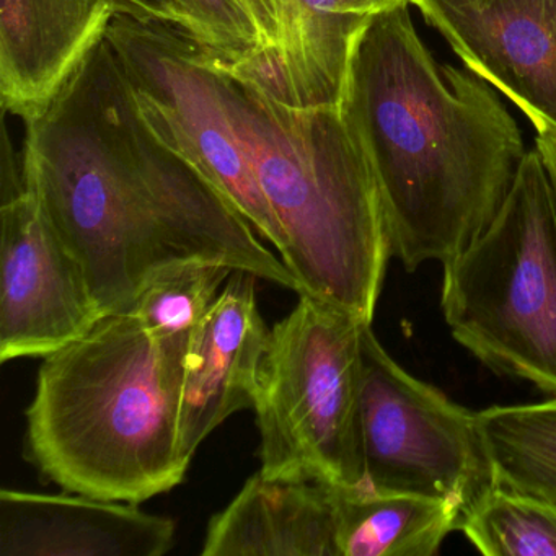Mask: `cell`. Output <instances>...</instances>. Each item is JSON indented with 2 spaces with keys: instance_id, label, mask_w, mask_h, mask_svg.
Masks as SVG:
<instances>
[{
  "instance_id": "cell-1",
  "label": "cell",
  "mask_w": 556,
  "mask_h": 556,
  "mask_svg": "<svg viewBox=\"0 0 556 556\" xmlns=\"http://www.w3.org/2000/svg\"><path fill=\"white\" fill-rule=\"evenodd\" d=\"M22 167L103 315L131 314L155 273L190 260L302 294L237 207L152 132L106 38L27 122Z\"/></svg>"
},
{
  "instance_id": "cell-2",
  "label": "cell",
  "mask_w": 556,
  "mask_h": 556,
  "mask_svg": "<svg viewBox=\"0 0 556 556\" xmlns=\"http://www.w3.org/2000/svg\"><path fill=\"white\" fill-rule=\"evenodd\" d=\"M341 110L376 177L392 256L409 273L444 265L490 226L527 154L486 80L451 66L441 76L408 5L367 21Z\"/></svg>"
},
{
  "instance_id": "cell-3",
  "label": "cell",
  "mask_w": 556,
  "mask_h": 556,
  "mask_svg": "<svg viewBox=\"0 0 556 556\" xmlns=\"http://www.w3.org/2000/svg\"><path fill=\"white\" fill-rule=\"evenodd\" d=\"M191 337L155 338L103 315L43 357L25 412V458L67 493L141 504L184 483L180 421Z\"/></svg>"
},
{
  "instance_id": "cell-4",
  "label": "cell",
  "mask_w": 556,
  "mask_h": 556,
  "mask_svg": "<svg viewBox=\"0 0 556 556\" xmlns=\"http://www.w3.org/2000/svg\"><path fill=\"white\" fill-rule=\"evenodd\" d=\"M216 70L256 180L285 230L282 262L302 294L372 324L392 247L376 177L343 110L292 109Z\"/></svg>"
},
{
  "instance_id": "cell-5",
  "label": "cell",
  "mask_w": 556,
  "mask_h": 556,
  "mask_svg": "<svg viewBox=\"0 0 556 556\" xmlns=\"http://www.w3.org/2000/svg\"><path fill=\"white\" fill-rule=\"evenodd\" d=\"M441 307L480 363L556 399V188L535 148L490 226L444 263Z\"/></svg>"
},
{
  "instance_id": "cell-6",
  "label": "cell",
  "mask_w": 556,
  "mask_h": 556,
  "mask_svg": "<svg viewBox=\"0 0 556 556\" xmlns=\"http://www.w3.org/2000/svg\"><path fill=\"white\" fill-rule=\"evenodd\" d=\"M369 321L301 294L269 330L256 387L260 473L364 486L363 334Z\"/></svg>"
},
{
  "instance_id": "cell-7",
  "label": "cell",
  "mask_w": 556,
  "mask_h": 556,
  "mask_svg": "<svg viewBox=\"0 0 556 556\" xmlns=\"http://www.w3.org/2000/svg\"><path fill=\"white\" fill-rule=\"evenodd\" d=\"M105 37L152 132L203 174L282 256L285 230L243 149L223 76L201 41L187 27L119 12Z\"/></svg>"
},
{
  "instance_id": "cell-8",
  "label": "cell",
  "mask_w": 556,
  "mask_h": 556,
  "mask_svg": "<svg viewBox=\"0 0 556 556\" xmlns=\"http://www.w3.org/2000/svg\"><path fill=\"white\" fill-rule=\"evenodd\" d=\"M361 344L364 486L451 501L465 516L497 484L477 412L406 372L372 324Z\"/></svg>"
},
{
  "instance_id": "cell-9",
  "label": "cell",
  "mask_w": 556,
  "mask_h": 556,
  "mask_svg": "<svg viewBox=\"0 0 556 556\" xmlns=\"http://www.w3.org/2000/svg\"><path fill=\"white\" fill-rule=\"evenodd\" d=\"M103 317L86 273L30 187L0 207V363L47 357Z\"/></svg>"
},
{
  "instance_id": "cell-10",
  "label": "cell",
  "mask_w": 556,
  "mask_h": 556,
  "mask_svg": "<svg viewBox=\"0 0 556 556\" xmlns=\"http://www.w3.org/2000/svg\"><path fill=\"white\" fill-rule=\"evenodd\" d=\"M256 45L233 60L207 51L214 66L243 86L292 109L343 102L354 45L370 17L340 0H240Z\"/></svg>"
},
{
  "instance_id": "cell-11",
  "label": "cell",
  "mask_w": 556,
  "mask_h": 556,
  "mask_svg": "<svg viewBox=\"0 0 556 556\" xmlns=\"http://www.w3.org/2000/svg\"><path fill=\"white\" fill-rule=\"evenodd\" d=\"M468 71L556 131V0H413Z\"/></svg>"
},
{
  "instance_id": "cell-12",
  "label": "cell",
  "mask_w": 556,
  "mask_h": 556,
  "mask_svg": "<svg viewBox=\"0 0 556 556\" xmlns=\"http://www.w3.org/2000/svg\"><path fill=\"white\" fill-rule=\"evenodd\" d=\"M256 279L233 271L191 337L180 421L181 452L190 462L217 426L255 406L269 333L256 301Z\"/></svg>"
},
{
  "instance_id": "cell-13",
  "label": "cell",
  "mask_w": 556,
  "mask_h": 556,
  "mask_svg": "<svg viewBox=\"0 0 556 556\" xmlns=\"http://www.w3.org/2000/svg\"><path fill=\"white\" fill-rule=\"evenodd\" d=\"M116 14V0H0L2 109L25 123L40 115Z\"/></svg>"
},
{
  "instance_id": "cell-14",
  "label": "cell",
  "mask_w": 556,
  "mask_h": 556,
  "mask_svg": "<svg viewBox=\"0 0 556 556\" xmlns=\"http://www.w3.org/2000/svg\"><path fill=\"white\" fill-rule=\"evenodd\" d=\"M174 540V520L138 504L67 491H0L2 556H162Z\"/></svg>"
},
{
  "instance_id": "cell-15",
  "label": "cell",
  "mask_w": 556,
  "mask_h": 556,
  "mask_svg": "<svg viewBox=\"0 0 556 556\" xmlns=\"http://www.w3.org/2000/svg\"><path fill=\"white\" fill-rule=\"evenodd\" d=\"M201 555L338 556L333 486L258 471L211 517Z\"/></svg>"
},
{
  "instance_id": "cell-16",
  "label": "cell",
  "mask_w": 556,
  "mask_h": 556,
  "mask_svg": "<svg viewBox=\"0 0 556 556\" xmlns=\"http://www.w3.org/2000/svg\"><path fill=\"white\" fill-rule=\"evenodd\" d=\"M338 556H432L460 529L451 501L366 486H333Z\"/></svg>"
},
{
  "instance_id": "cell-17",
  "label": "cell",
  "mask_w": 556,
  "mask_h": 556,
  "mask_svg": "<svg viewBox=\"0 0 556 556\" xmlns=\"http://www.w3.org/2000/svg\"><path fill=\"white\" fill-rule=\"evenodd\" d=\"M497 486L556 506V399L477 412Z\"/></svg>"
},
{
  "instance_id": "cell-18",
  "label": "cell",
  "mask_w": 556,
  "mask_h": 556,
  "mask_svg": "<svg viewBox=\"0 0 556 556\" xmlns=\"http://www.w3.org/2000/svg\"><path fill=\"white\" fill-rule=\"evenodd\" d=\"M486 556H556V506L494 486L464 517L460 529Z\"/></svg>"
},
{
  "instance_id": "cell-19",
  "label": "cell",
  "mask_w": 556,
  "mask_h": 556,
  "mask_svg": "<svg viewBox=\"0 0 556 556\" xmlns=\"http://www.w3.org/2000/svg\"><path fill=\"white\" fill-rule=\"evenodd\" d=\"M232 273L223 263H175L149 279L131 314L152 337H193Z\"/></svg>"
},
{
  "instance_id": "cell-20",
  "label": "cell",
  "mask_w": 556,
  "mask_h": 556,
  "mask_svg": "<svg viewBox=\"0 0 556 556\" xmlns=\"http://www.w3.org/2000/svg\"><path fill=\"white\" fill-rule=\"evenodd\" d=\"M188 30L220 60H233L256 45V31L240 0H178Z\"/></svg>"
},
{
  "instance_id": "cell-21",
  "label": "cell",
  "mask_w": 556,
  "mask_h": 556,
  "mask_svg": "<svg viewBox=\"0 0 556 556\" xmlns=\"http://www.w3.org/2000/svg\"><path fill=\"white\" fill-rule=\"evenodd\" d=\"M116 2H118L119 14L188 28L187 18L178 0H116Z\"/></svg>"
},
{
  "instance_id": "cell-22",
  "label": "cell",
  "mask_w": 556,
  "mask_h": 556,
  "mask_svg": "<svg viewBox=\"0 0 556 556\" xmlns=\"http://www.w3.org/2000/svg\"><path fill=\"white\" fill-rule=\"evenodd\" d=\"M340 4L343 11L351 12V14L372 17L382 12L413 4V0H340Z\"/></svg>"
},
{
  "instance_id": "cell-23",
  "label": "cell",
  "mask_w": 556,
  "mask_h": 556,
  "mask_svg": "<svg viewBox=\"0 0 556 556\" xmlns=\"http://www.w3.org/2000/svg\"><path fill=\"white\" fill-rule=\"evenodd\" d=\"M533 128L536 131L535 149L556 188V131L545 125L533 126Z\"/></svg>"
}]
</instances>
